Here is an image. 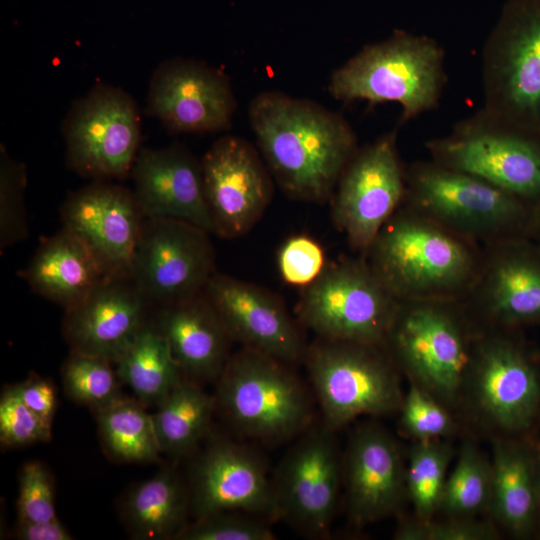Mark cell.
Wrapping results in <instances>:
<instances>
[{
	"label": "cell",
	"instance_id": "6",
	"mask_svg": "<svg viewBox=\"0 0 540 540\" xmlns=\"http://www.w3.org/2000/svg\"><path fill=\"white\" fill-rule=\"evenodd\" d=\"M404 206L487 246L528 238L535 204L432 159L406 167Z\"/></svg>",
	"mask_w": 540,
	"mask_h": 540
},
{
	"label": "cell",
	"instance_id": "1",
	"mask_svg": "<svg viewBox=\"0 0 540 540\" xmlns=\"http://www.w3.org/2000/svg\"><path fill=\"white\" fill-rule=\"evenodd\" d=\"M248 113L260 153L282 192L298 201L330 200L359 148L350 123L315 101L280 91L257 94Z\"/></svg>",
	"mask_w": 540,
	"mask_h": 540
},
{
	"label": "cell",
	"instance_id": "14",
	"mask_svg": "<svg viewBox=\"0 0 540 540\" xmlns=\"http://www.w3.org/2000/svg\"><path fill=\"white\" fill-rule=\"evenodd\" d=\"M69 167L95 180L131 174L140 150V119L121 89L98 84L71 109L65 126Z\"/></svg>",
	"mask_w": 540,
	"mask_h": 540
},
{
	"label": "cell",
	"instance_id": "44",
	"mask_svg": "<svg viewBox=\"0 0 540 540\" xmlns=\"http://www.w3.org/2000/svg\"><path fill=\"white\" fill-rule=\"evenodd\" d=\"M528 239H530L540 250V202L535 204Z\"/></svg>",
	"mask_w": 540,
	"mask_h": 540
},
{
	"label": "cell",
	"instance_id": "36",
	"mask_svg": "<svg viewBox=\"0 0 540 540\" xmlns=\"http://www.w3.org/2000/svg\"><path fill=\"white\" fill-rule=\"evenodd\" d=\"M25 166L11 159L1 149L0 157V249L15 245L28 237L24 204Z\"/></svg>",
	"mask_w": 540,
	"mask_h": 540
},
{
	"label": "cell",
	"instance_id": "45",
	"mask_svg": "<svg viewBox=\"0 0 540 540\" xmlns=\"http://www.w3.org/2000/svg\"><path fill=\"white\" fill-rule=\"evenodd\" d=\"M537 526L540 532V466H539V482H538V513H537Z\"/></svg>",
	"mask_w": 540,
	"mask_h": 540
},
{
	"label": "cell",
	"instance_id": "10",
	"mask_svg": "<svg viewBox=\"0 0 540 540\" xmlns=\"http://www.w3.org/2000/svg\"><path fill=\"white\" fill-rule=\"evenodd\" d=\"M425 148L439 164L533 204L540 202V135L484 108L458 121L448 134L426 141Z\"/></svg>",
	"mask_w": 540,
	"mask_h": 540
},
{
	"label": "cell",
	"instance_id": "21",
	"mask_svg": "<svg viewBox=\"0 0 540 540\" xmlns=\"http://www.w3.org/2000/svg\"><path fill=\"white\" fill-rule=\"evenodd\" d=\"M348 518L356 526L393 515L407 496L406 461L383 427L364 424L348 440L342 458Z\"/></svg>",
	"mask_w": 540,
	"mask_h": 540
},
{
	"label": "cell",
	"instance_id": "2",
	"mask_svg": "<svg viewBox=\"0 0 540 540\" xmlns=\"http://www.w3.org/2000/svg\"><path fill=\"white\" fill-rule=\"evenodd\" d=\"M364 257L398 301H464L479 274L483 247L402 205Z\"/></svg>",
	"mask_w": 540,
	"mask_h": 540
},
{
	"label": "cell",
	"instance_id": "20",
	"mask_svg": "<svg viewBox=\"0 0 540 540\" xmlns=\"http://www.w3.org/2000/svg\"><path fill=\"white\" fill-rule=\"evenodd\" d=\"M148 108L176 133L228 130L237 108L229 79L220 70L193 60H171L155 72Z\"/></svg>",
	"mask_w": 540,
	"mask_h": 540
},
{
	"label": "cell",
	"instance_id": "19",
	"mask_svg": "<svg viewBox=\"0 0 540 540\" xmlns=\"http://www.w3.org/2000/svg\"><path fill=\"white\" fill-rule=\"evenodd\" d=\"M62 227L81 238L110 277L132 278L144 216L134 192L96 180L71 194L60 209Z\"/></svg>",
	"mask_w": 540,
	"mask_h": 540
},
{
	"label": "cell",
	"instance_id": "24",
	"mask_svg": "<svg viewBox=\"0 0 540 540\" xmlns=\"http://www.w3.org/2000/svg\"><path fill=\"white\" fill-rule=\"evenodd\" d=\"M131 175L135 198L147 219L181 220L215 235L201 163L186 147L140 149Z\"/></svg>",
	"mask_w": 540,
	"mask_h": 540
},
{
	"label": "cell",
	"instance_id": "40",
	"mask_svg": "<svg viewBox=\"0 0 540 540\" xmlns=\"http://www.w3.org/2000/svg\"><path fill=\"white\" fill-rule=\"evenodd\" d=\"M17 513L19 521L40 522L57 519L53 480L38 461L23 465L19 475Z\"/></svg>",
	"mask_w": 540,
	"mask_h": 540
},
{
	"label": "cell",
	"instance_id": "13",
	"mask_svg": "<svg viewBox=\"0 0 540 540\" xmlns=\"http://www.w3.org/2000/svg\"><path fill=\"white\" fill-rule=\"evenodd\" d=\"M405 195L406 167L393 130L358 148L346 165L330 199L333 224L364 257Z\"/></svg>",
	"mask_w": 540,
	"mask_h": 540
},
{
	"label": "cell",
	"instance_id": "18",
	"mask_svg": "<svg viewBox=\"0 0 540 540\" xmlns=\"http://www.w3.org/2000/svg\"><path fill=\"white\" fill-rule=\"evenodd\" d=\"M215 235L237 238L259 221L273 196V177L245 139L225 135L200 160Z\"/></svg>",
	"mask_w": 540,
	"mask_h": 540
},
{
	"label": "cell",
	"instance_id": "5",
	"mask_svg": "<svg viewBox=\"0 0 540 540\" xmlns=\"http://www.w3.org/2000/svg\"><path fill=\"white\" fill-rule=\"evenodd\" d=\"M286 364L243 347L216 380V413L244 438L266 443L295 439L314 424L306 386Z\"/></svg>",
	"mask_w": 540,
	"mask_h": 540
},
{
	"label": "cell",
	"instance_id": "41",
	"mask_svg": "<svg viewBox=\"0 0 540 540\" xmlns=\"http://www.w3.org/2000/svg\"><path fill=\"white\" fill-rule=\"evenodd\" d=\"M277 264L286 283L303 288L312 283L326 266L323 248L305 235L292 236L282 244Z\"/></svg>",
	"mask_w": 540,
	"mask_h": 540
},
{
	"label": "cell",
	"instance_id": "26",
	"mask_svg": "<svg viewBox=\"0 0 540 540\" xmlns=\"http://www.w3.org/2000/svg\"><path fill=\"white\" fill-rule=\"evenodd\" d=\"M22 277L35 293L66 311L110 276L89 246L62 227L42 241Z\"/></svg>",
	"mask_w": 540,
	"mask_h": 540
},
{
	"label": "cell",
	"instance_id": "23",
	"mask_svg": "<svg viewBox=\"0 0 540 540\" xmlns=\"http://www.w3.org/2000/svg\"><path fill=\"white\" fill-rule=\"evenodd\" d=\"M150 305L132 278L107 277L65 311L62 332L71 351L116 363L149 321Z\"/></svg>",
	"mask_w": 540,
	"mask_h": 540
},
{
	"label": "cell",
	"instance_id": "12",
	"mask_svg": "<svg viewBox=\"0 0 540 540\" xmlns=\"http://www.w3.org/2000/svg\"><path fill=\"white\" fill-rule=\"evenodd\" d=\"M335 432L313 424L287 450L271 476L275 521L308 538H325L343 487L341 452Z\"/></svg>",
	"mask_w": 540,
	"mask_h": 540
},
{
	"label": "cell",
	"instance_id": "37",
	"mask_svg": "<svg viewBox=\"0 0 540 540\" xmlns=\"http://www.w3.org/2000/svg\"><path fill=\"white\" fill-rule=\"evenodd\" d=\"M270 520L243 511H220L189 522L178 540H273Z\"/></svg>",
	"mask_w": 540,
	"mask_h": 540
},
{
	"label": "cell",
	"instance_id": "28",
	"mask_svg": "<svg viewBox=\"0 0 540 540\" xmlns=\"http://www.w3.org/2000/svg\"><path fill=\"white\" fill-rule=\"evenodd\" d=\"M119 515L133 539H178L190 522L188 484L172 468H163L128 490L119 504Z\"/></svg>",
	"mask_w": 540,
	"mask_h": 540
},
{
	"label": "cell",
	"instance_id": "3",
	"mask_svg": "<svg viewBox=\"0 0 540 540\" xmlns=\"http://www.w3.org/2000/svg\"><path fill=\"white\" fill-rule=\"evenodd\" d=\"M446 83L443 47L429 36L395 30L334 70L328 91L344 103H396L404 123L436 109Z\"/></svg>",
	"mask_w": 540,
	"mask_h": 540
},
{
	"label": "cell",
	"instance_id": "16",
	"mask_svg": "<svg viewBox=\"0 0 540 540\" xmlns=\"http://www.w3.org/2000/svg\"><path fill=\"white\" fill-rule=\"evenodd\" d=\"M476 330L540 324V250L519 237L483 246L476 281L463 301Z\"/></svg>",
	"mask_w": 540,
	"mask_h": 540
},
{
	"label": "cell",
	"instance_id": "42",
	"mask_svg": "<svg viewBox=\"0 0 540 540\" xmlns=\"http://www.w3.org/2000/svg\"><path fill=\"white\" fill-rule=\"evenodd\" d=\"M11 388L29 409L52 425L56 410V390L51 381L34 374Z\"/></svg>",
	"mask_w": 540,
	"mask_h": 540
},
{
	"label": "cell",
	"instance_id": "30",
	"mask_svg": "<svg viewBox=\"0 0 540 540\" xmlns=\"http://www.w3.org/2000/svg\"><path fill=\"white\" fill-rule=\"evenodd\" d=\"M116 365L120 381L145 406L158 407L184 378L166 339L150 319Z\"/></svg>",
	"mask_w": 540,
	"mask_h": 540
},
{
	"label": "cell",
	"instance_id": "38",
	"mask_svg": "<svg viewBox=\"0 0 540 540\" xmlns=\"http://www.w3.org/2000/svg\"><path fill=\"white\" fill-rule=\"evenodd\" d=\"M500 532L494 521L477 517H446L442 521L417 517L402 521L395 533L397 540H496Z\"/></svg>",
	"mask_w": 540,
	"mask_h": 540
},
{
	"label": "cell",
	"instance_id": "15",
	"mask_svg": "<svg viewBox=\"0 0 540 540\" xmlns=\"http://www.w3.org/2000/svg\"><path fill=\"white\" fill-rule=\"evenodd\" d=\"M210 235L185 221L146 219L132 279L151 305L164 306L204 292L216 272Z\"/></svg>",
	"mask_w": 540,
	"mask_h": 540
},
{
	"label": "cell",
	"instance_id": "34",
	"mask_svg": "<svg viewBox=\"0 0 540 540\" xmlns=\"http://www.w3.org/2000/svg\"><path fill=\"white\" fill-rule=\"evenodd\" d=\"M111 363L101 357L71 351L61 369L66 395L93 411L121 397V381Z\"/></svg>",
	"mask_w": 540,
	"mask_h": 540
},
{
	"label": "cell",
	"instance_id": "29",
	"mask_svg": "<svg viewBox=\"0 0 540 540\" xmlns=\"http://www.w3.org/2000/svg\"><path fill=\"white\" fill-rule=\"evenodd\" d=\"M215 413L214 395L184 377L152 415L161 452L174 458L194 453L210 433Z\"/></svg>",
	"mask_w": 540,
	"mask_h": 540
},
{
	"label": "cell",
	"instance_id": "32",
	"mask_svg": "<svg viewBox=\"0 0 540 540\" xmlns=\"http://www.w3.org/2000/svg\"><path fill=\"white\" fill-rule=\"evenodd\" d=\"M491 493V459L475 443L467 441L447 476L438 512L445 517H477L488 513Z\"/></svg>",
	"mask_w": 540,
	"mask_h": 540
},
{
	"label": "cell",
	"instance_id": "35",
	"mask_svg": "<svg viewBox=\"0 0 540 540\" xmlns=\"http://www.w3.org/2000/svg\"><path fill=\"white\" fill-rule=\"evenodd\" d=\"M398 413L401 431L413 442L443 440L456 431L450 409L411 382Z\"/></svg>",
	"mask_w": 540,
	"mask_h": 540
},
{
	"label": "cell",
	"instance_id": "9",
	"mask_svg": "<svg viewBox=\"0 0 540 540\" xmlns=\"http://www.w3.org/2000/svg\"><path fill=\"white\" fill-rule=\"evenodd\" d=\"M488 112L540 135V0H508L482 50Z\"/></svg>",
	"mask_w": 540,
	"mask_h": 540
},
{
	"label": "cell",
	"instance_id": "33",
	"mask_svg": "<svg viewBox=\"0 0 540 540\" xmlns=\"http://www.w3.org/2000/svg\"><path fill=\"white\" fill-rule=\"evenodd\" d=\"M453 454L452 446L444 440L411 445L406 460V488L415 517L429 520L438 513Z\"/></svg>",
	"mask_w": 540,
	"mask_h": 540
},
{
	"label": "cell",
	"instance_id": "7",
	"mask_svg": "<svg viewBox=\"0 0 540 540\" xmlns=\"http://www.w3.org/2000/svg\"><path fill=\"white\" fill-rule=\"evenodd\" d=\"M303 362L322 423L333 431L359 416H387L400 409L399 370L383 344L317 337Z\"/></svg>",
	"mask_w": 540,
	"mask_h": 540
},
{
	"label": "cell",
	"instance_id": "39",
	"mask_svg": "<svg viewBox=\"0 0 540 540\" xmlns=\"http://www.w3.org/2000/svg\"><path fill=\"white\" fill-rule=\"evenodd\" d=\"M51 427L29 409L11 387L0 399V441L9 447H21L51 439Z\"/></svg>",
	"mask_w": 540,
	"mask_h": 540
},
{
	"label": "cell",
	"instance_id": "4",
	"mask_svg": "<svg viewBox=\"0 0 540 540\" xmlns=\"http://www.w3.org/2000/svg\"><path fill=\"white\" fill-rule=\"evenodd\" d=\"M476 329L455 299L399 301L383 345L399 371L449 409L462 399Z\"/></svg>",
	"mask_w": 540,
	"mask_h": 540
},
{
	"label": "cell",
	"instance_id": "11",
	"mask_svg": "<svg viewBox=\"0 0 540 540\" xmlns=\"http://www.w3.org/2000/svg\"><path fill=\"white\" fill-rule=\"evenodd\" d=\"M399 301L365 257L327 264L303 288L298 321L317 337L383 344Z\"/></svg>",
	"mask_w": 540,
	"mask_h": 540
},
{
	"label": "cell",
	"instance_id": "43",
	"mask_svg": "<svg viewBox=\"0 0 540 540\" xmlns=\"http://www.w3.org/2000/svg\"><path fill=\"white\" fill-rule=\"evenodd\" d=\"M14 535L20 540H71L67 528L57 519L40 522L17 521Z\"/></svg>",
	"mask_w": 540,
	"mask_h": 540
},
{
	"label": "cell",
	"instance_id": "8",
	"mask_svg": "<svg viewBox=\"0 0 540 540\" xmlns=\"http://www.w3.org/2000/svg\"><path fill=\"white\" fill-rule=\"evenodd\" d=\"M513 330H476L461 401L497 437L526 432L540 411V373Z\"/></svg>",
	"mask_w": 540,
	"mask_h": 540
},
{
	"label": "cell",
	"instance_id": "22",
	"mask_svg": "<svg viewBox=\"0 0 540 540\" xmlns=\"http://www.w3.org/2000/svg\"><path fill=\"white\" fill-rule=\"evenodd\" d=\"M204 293L233 341L289 365L303 361L307 346L275 294L217 272Z\"/></svg>",
	"mask_w": 540,
	"mask_h": 540
},
{
	"label": "cell",
	"instance_id": "17",
	"mask_svg": "<svg viewBox=\"0 0 540 540\" xmlns=\"http://www.w3.org/2000/svg\"><path fill=\"white\" fill-rule=\"evenodd\" d=\"M187 484L193 520L228 510L275 520L266 461L244 443L209 433L193 460Z\"/></svg>",
	"mask_w": 540,
	"mask_h": 540
},
{
	"label": "cell",
	"instance_id": "27",
	"mask_svg": "<svg viewBox=\"0 0 540 540\" xmlns=\"http://www.w3.org/2000/svg\"><path fill=\"white\" fill-rule=\"evenodd\" d=\"M491 464L488 514L510 535H530L537 526L539 455L512 437H495Z\"/></svg>",
	"mask_w": 540,
	"mask_h": 540
},
{
	"label": "cell",
	"instance_id": "31",
	"mask_svg": "<svg viewBox=\"0 0 540 540\" xmlns=\"http://www.w3.org/2000/svg\"><path fill=\"white\" fill-rule=\"evenodd\" d=\"M108 454L120 462H155L161 452L153 416L139 400L121 396L94 411Z\"/></svg>",
	"mask_w": 540,
	"mask_h": 540
},
{
	"label": "cell",
	"instance_id": "25",
	"mask_svg": "<svg viewBox=\"0 0 540 540\" xmlns=\"http://www.w3.org/2000/svg\"><path fill=\"white\" fill-rule=\"evenodd\" d=\"M150 320L185 378L199 384L216 382L233 340L204 292L157 307Z\"/></svg>",
	"mask_w": 540,
	"mask_h": 540
}]
</instances>
